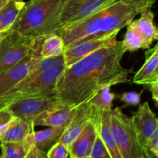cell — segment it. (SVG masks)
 <instances>
[{
  "label": "cell",
  "mask_w": 158,
  "mask_h": 158,
  "mask_svg": "<svg viewBox=\"0 0 158 158\" xmlns=\"http://www.w3.org/2000/svg\"><path fill=\"white\" fill-rule=\"evenodd\" d=\"M156 0H116L82 21L63 28L59 35L65 48L89 36L120 31L127 26L142 9L153 6Z\"/></svg>",
  "instance_id": "obj_2"
},
{
  "label": "cell",
  "mask_w": 158,
  "mask_h": 158,
  "mask_svg": "<svg viewBox=\"0 0 158 158\" xmlns=\"http://www.w3.org/2000/svg\"><path fill=\"white\" fill-rule=\"evenodd\" d=\"M65 60L63 53L56 56L42 58L38 60L34 67L35 72H48V71L57 70L65 69Z\"/></svg>",
  "instance_id": "obj_24"
},
{
  "label": "cell",
  "mask_w": 158,
  "mask_h": 158,
  "mask_svg": "<svg viewBox=\"0 0 158 158\" xmlns=\"http://www.w3.org/2000/svg\"><path fill=\"white\" fill-rule=\"evenodd\" d=\"M9 30H6V31H0V43L4 40L5 37L7 35L8 32Z\"/></svg>",
  "instance_id": "obj_32"
},
{
  "label": "cell",
  "mask_w": 158,
  "mask_h": 158,
  "mask_svg": "<svg viewBox=\"0 0 158 158\" xmlns=\"http://www.w3.org/2000/svg\"><path fill=\"white\" fill-rule=\"evenodd\" d=\"M34 38L9 29L0 43V73L15 66L30 54Z\"/></svg>",
  "instance_id": "obj_6"
},
{
  "label": "cell",
  "mask_w": 158,
  "mask_h": 158,
  "mask_svg": "<svg viewBox=\"0 0 158 158\" xmlns=\"http://www.w3.org/2000/svg\"><path fill=\"white\" fill-rule=\"evenodd\" d=\"M77 107L63 105L49 110L40 114L34 120L33 125L49 127H66L72 120L77 111Z\"/></svg>",
  "instance_id": "obj_12"
},
{
  "label": "cell",
  "mask_w": 158,
  "mask_h": 158,
  "mask_svg": "<svg viewBox=\"0 0 158 158\" xmlns=\"http://www.w3.org/2000/svg\"><path fill=\"white\" fill-rule=\"evenodd\" d=\"M39 48V56L42 59L61 55L64 52L65 46L59 34L52 33L40 37Z\"/></svg>",
  "instance_id": "obj_20"
},
{
  "label": "cell",
  "mask_w": 158,
  "mask_h": 158,
  "mask_svg": "<svg viewBox=\"0 0 158 158\" xmlns=\"http://www.w3.org/2000/svg\"><path fill=\"white\" fill-rule=\"evenodd\" d=\"M9 1V0H0V9H1L3 6H5Z\"/></svg>",
  "instance_id": "obj_33"
},
{
  "label": "cell",
  "mask_w": 158,
  "mask_h": 158,
  "mask_svg": "<svg viewBox=\"0 0 158 158\" xmlns=\"http://www.w3.org/2000/svg\"><path fill=\"white\" fill-rule=\"evenodd\" d=\"M158 81V44L149 48L145 52V61L133 78L136 84H151Z\"/></svg>",
  "instance_id": "obj_14"
},
{
  "label": "cell",
  "mask_w": 158,
  "mask_h": 158,
  "mask_svg": "<svg viewBox=\"0 0 158 158\" xmlns=\"http://www.w3.org/2000/svg\"><path fill=\"white\" fill-rule=\"evenodd\" d=\"M118 32L119 31H114L109 33L86 37L69 45L65 48L63 52L65 66H71L97 49L115 43L117 41V35Z\"/></svg>",
  "instance_id": "obj_7"
},
{
  "label": "cell",
  "mask_w": 158,
  "mask_h": 158,
  "mask_svg": "<svg viewBox=\"0 0 158 158\" xmlns=\"http://www.w3.org/2000/svg\"><path fill=\"white\" fill-rule=\"evenodd\" d=\"M0 158H2V155H0Z\"/></svg>",
  "instance_id": "obj_36"
},
{
  "label": "cell",
  "mask_w": 158,
  "mask_h": 158,
  "mask_svg": "<svg viewBox=\"0 0 158 158\" xmlns=\"http://www.w3.org/2000/svg\"><path fill=\"white\" fill-rule=\"evenodd\" d=\"M125 52L122 42L117 40L65 67L56 85V97L65 105L77 107L105 86L129 83L133 69L121 66Z\"/></svg>",
  "instance_id": "obj_1"
},
{
  "label": "cell",
  "mask_w": 158,
  "mask_h": 158,
  "mask_svg": "<svg viewBox=\"0 0 158 158\" xmlns=\"http://www.w3.org/2000/svg\"><path fill=\"white\" fill-rule=\"evenodd\" d=\"M140 158H145V157H144V156H143V157H140Z\"/></svg>",
  "instance_id": "obj_35"
},
{
  "label": "cell",
  "mask_w": 158,
  "mask_h": 158,
  "mask_svg": "<svg viewBox=\"0 0 158 158\" xmlns=\"http://www.w3.org/2000/svg\"><path fill=\"white\" fill-rule=\"evenodd\" d=\"M63 105L64 103L57 97H37L19 100L4 108H6L13 117L33 124L34 120L40 114Z\"/></svg>",
  "instance_id": "obj_9"
},
{
  "label": "cell",
  "mask_w": 158,
  "mask_h": 158,
  "mask_svg": "<svg viewBox=\"0 0 158 158\" xmlns=\"http://www.w3.org/2000/svg\"><path fill=\"white\" fill-rule=\"evenodd\" d=\"M82 158H91V157H90V156H86V157H82Z\"/></svg>",
  "instance_id": "obj_34"
},
{
  "label": "cell",
  "mask_w": 158,
  "mask_h": 158,
  "mask_svg": "<svg viewBox=\"0 0 158 158\" xmlns=\"http://www.w3.org/2000/svg\"><path fill=\"white\" fill-rule=\"evenodd\" d=\"M39 60L29 54L15 66L0 73V96L24 80L33 70Z\"/></svg>",
  "instance_id": "obj_11"
},
{
  "label": "cell",
  "mask_w": 158,
  "mask_h": 158,
  "mask_svg": "<svg viewBox=\"0 0 158 158\" xmlns=\"http://www.w3.org/2000/svg\"><path fill=\"white\" fill-rule=\"evenodd\" d=\"M25 3L23 0H9L0 9V31L10 29Z\"/></svg>",
  "instance_id": "obj_21"
},
{
  "label": "cell",
  "mask_w": 158,
  "mask_h": 158,
  "mask_svg": "<svg viewBox=\"0 0 158 158\" xmlns=\"http://www.w3.org/2000/svg\"><path fill=\"white\" fill-rule=\"evenodd\" d=\"M66 0H30L25 3L10 28L27 37L59 34L62 29L60 17Z\"/></svg>",
  "instance_id": "obj_3"
},
{
  "label": "cell",
  "mask_w": 158,
  "mask_h": 158,
  "mask_svg": "<svg viewBox=\"0 0 158 158\" xmlns=\"http://www.w3.org/2000/svg\"><path fill=\"white\" fill-rule=\"evenodd\" d=\"M46 157L47 158H68L69 150L66 145L58 141L46 152Z\"/></svg>",
  "instance_id": "obj_27"
},
{
  "label": "cell",
  "mask_w": 158,
  "mask_h": 158,
  "mask_svg": "<svg viewBox=\"0 0 158 158\" xmlns=\"http://www.w3.org/2000/svg\"><path fill=\"white\" fill-rule=\"evenodd\" d=\"M12 118V114L6 108L0 109V136L6 131Z\"/></svg>",
  "instance_id": "obj_29"
},
{
  "label": "cell",
  "mask_w": 158,
  "mask_h": 158,
  "mask_svg": "<svg viewBox=\"0 0 158 158\" xmlns=\"http://www.w3.org/2000/svg\"><path fill=\"white\" fill-rule=\"evenodd\" d=\"M127 29L124 35V38L122 42V46L125 51L134 52L138 49H144V43L140 33L134 26L132 21L127 25Z\"/></svg>",
  "instance_id": "obj_23"
},
{
  "label": "cell",
  "mask_w": 158,
  "mask_h": 158,
  "mask_svg": "<svg viewBox=\"0 0 158 158\" xmlns=\"http://www.w3.org/2000/svg\"><path fill=\"white\" fill-rule=\"evenodd\" d=\"M34 125L24 120L13 117L2 134L0 136V143H18L25 140L30 133L34 131Z\"/></svg>",
  "instance_id": "obj_18"
},
{
  "label": "cell",
  "mask_w": 158,
  "mask_h": 158,
  "mask_svg": "<svg viewBox=\"0 0 158 158\" xmlns=\"http://www.w3.org/2000/svg\"><path fill=\"white\" fill-rule=\"evenodd\" d=\"M148 90L151 91V94H152V99L155 102L156 105H157L158 103V81L154 82V83H151L144 86Z\"/></svg>",
  "instance_id": "obj_30"
},
{
  "label": "cell",
  "mask_w": 158,
  "mask_h": 158,
  "mask_svg": "<svg viewBox=\"0 0 158 158\" xmlns=\"http://www.w3.org/2000/svg\"><path fill=\"white\" fill-rule=\"evenodd\" d=\"M63 69L35 72L32 70L24 80L0 96V109L24 99L56 97V85Z\"/></svg>",
  "instance_id": "obj_4"
},
{
  "label": "cell",
  "mask_w": 158,
  "mask_h": 158,
  "mask_svg": "<svg viewBox=\"0 0 158 158\" xmlns=\"http://www.w3.org/2000/svg\"><path fill=\"white\" fill-rule=\"evenodd\" d=\"M97 136V132L95 127L89 122L80 135L68 147L69 157L82 158L89 156Z\"/></svg>",
  "instance_id": "obj_16"
},
{
  "label": "cell",
  "mask_w": 158,
  "mask_h": 158,
  "mask_svg": "<svg viewBox=\"0 0 158 158\" xmlns=\"http://www.w3.org/2000/svg\"><path fill=\"white\" fill-rule=\"evenodd\" d=\"M110 111H105L103 113L100 125L97 127V132L99 137L103 142L106 149L109 151L112 158H122L119 151L118 147L116 143L115 137L113 132L111 125Z\"/></svg>",
  "instance_id": "obj_19"
},
{
  "label": "cell",
  "mask_w": 158,
  "mask_h": 158,
  "mask_svg": "<svg viewBox=\"0 0 158 158\" xmlns=\"http://www.w3.org/2000/svg\"><path fill=\"white\" fill-rule=\"evenodd\" d=\"M0 148L2 158H27L32 147L25 139L18 143L2 142Z\"/></svg>",
  "instance_id": "obj_22"
},
{
  "label": "cell",
  "mask_w": 158,
  "mask_h": 158,
  "mask_svg": "<svg viewBox=\"0 0 158 158\" xmlns=\"http://www.w3.org/2000/svg\"><path fill=\"white\" fill-rule=\"evenodd\" d=\"M142 151L145 158H158V132H156L142 147Z\"/></svg>",
  "instance_id": "obj_25"
},
{
  "label": "cell",
  "mask_w": 158,
  "mask_h": 158,
  "mask_svg": "<svg viewBox=\"0 0 158 158\" xmlns=\"http://www.w3.org/2000/svg\"><path fill=\"white\" fill-rule=\"evenodd\" d=\"M116 0H66L60 17L62 29L82 21Z\"/></svg>",
  "instance_id": "obj_8"
},
{
  "label": "cell",
  "mask_w": 158,
  "mask_h": 158,
  "mask_svg": "<svg viewBox=\"0 0 158 158\" xmlns=\"http://www.w3.org/2000/svg\"><path fill=\"white\" fill-rule=\"evenodd\" d=\"M111 125L116 143L122 158L143 157L141 147L137 142L131 120L120 107L111 110Z\"/></svg>",
  "instance_id": "obj_5"
},
{
  "label": "cell",
  "mask_w": 158,
  "mask_h": 158,
  "mask_svg": "<svg viewBox=\"0 0 158 158\" xmlns=\"http://www.w3.org/2000/svg\"><path fill=\"white\" fill-rule=\"evenodd\" d=\"M89 156L91 158H112L98 134L96 137Z\"/></svg>",
  "instance_id": "obj_26"
},
{
  "label": "cell",
  "mask_w": 158,
  "mask_h": 158,
  "mask_svg": "<svg viewBox=\"0 0 158 158\" xmlns=\"http://www.w3.org/2000/svg\"><path fill=\"white\" fill-rule=\"evenodd\" d=\"M27 158H47V157H46V153L32 148L28 154Z\"/></svg>",
  "instance_id": "obj_31"
},
{
  "label": "cell",
  "mask_w": 158,
  "mask_h": 158,
  "mask_svg": "<svg viewBox=\"0 0 158 158\" xmlns=\"http://www.w3.org/2000/svg\"><path fill=\"white\" fill-rule=\"evenodd\" d=\"M89 122H91V114L86 102L77 106L75 115L65 127L59 141L68 148Z\"/></svg>",
  "instance_id": "obj_13"
},
{
  "label": "cell",
  "mask_w": 158,
  "mask_h": 158,
  "mask_svg": "<svg viewBox=\"0 0 158 158\" xmlns=\"http://www.w3.org/2000/svg\"><path fill=\"white\" fill-rule=\"evenodd\" d=\"M65 127H49L39 131H32L26 140L32 148L46 153L59 141Z\"/></svg>",
  "instance_id": "obj_17"
},
{
  "label": "cell",
  "mask_w": 158,
  "mask_h": 158,
  "mask_svg": "<svg viewBox=\"0 0 158 158\" xmlns=\"http://www.w3.org/2000/svg\"><path fill=\"white\" fill-rule=\"evenodd\" d=\"M152 6L143 8L140 12V18L132 20L144 43V49L151 48V44L158 39L157 28L154 24V14Z\"/></svg>",
  "instance_id": "obj_15"
},
{
  "label": "cell",
  "mask_w": 158,
  "mask_h": 158,
  "mask_svg": "<svg viewBox=\"0 0 158 158\" xmlns=\"http://www.w3.org/2000/svg\"><path fill=\"white\" fill-rule=\"evenodd\" d=\"M141 94L137 92H125L122 95H120V100L125 103L126 106H137L140 104Z\"/></svg>",
  "instance_id": "obj_28"
},
{
  "label": "cell",
  "mask_w": 158,
  "mask_h": 158,
  "mask_svg": "<svg viewBox=\"0 0 158 158\" xmlns=\"http://www.w3.org/2000/svg\"><path fill=\"white\" fill-rule=\"evenodd\" d=\"M131 123L137 142L142 148L146 142L156 132H158L157 117L151 109L148 102L143 103L137 111L131 112Z\"/></svg>",
  "instance_id": "obj_10"
}]
</instances>
